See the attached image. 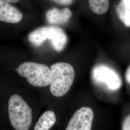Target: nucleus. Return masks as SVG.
Instances as JSON below:
<instances>
[{"mask_svg":"<svg viewBox=\"0 0 130 130\" xmlns=\"http://www.w3.org/2000/svg\"><path fill=\"white\" fill-rule=\"evenodd\" d=\"M52 82L50 90L56 97L64 96L71 88L75 77L74 68L64 62H58L51 66Z\"/></svg>","mask_w":130,"mask_h":130,"instance_id":"f257e3e1","label":"nucleus"},{"mask_svg":"<svg viewBox=\"0 0 130 130\" xmlns=\"http://www.w3.org/2000/svg\"><path fill=\"white\" fill-rule=\"evenodd\" d=\"M125 79L127 82L130 84V66L128 67L126 71Z\"/></svg>","mask_w":130,"mask_h":130,"instance_id":"4468645a","label":"nucleus"},{"mask_svg":"<svg viewBox=\"0 0 130 130\" xmlns=\"http://www.w3.org/2000/svg\"><path fill=\"white\" fill-rule=\"evenodd\" d=\"M93 112L89 107H83L75 112L65 130H91Z\"/></svg>","mask_w":130,"mask_h":130,"instance_id":"423d86ee","label":"nucleus"},{"mask_svg":"<svg viewBox=\"0 0 130 130\" xmlns=\"http://www.w3.org/2000/svg\"><path fill=\"white\" fill-rule=\"evenodd\" d=\"M28 41L33 45L40 46L44 42L49 39L53 48L56 51L63 50L68 42V38L64 30L56 26H46L38 28L30 33Z\"/></svg>","mask_w":130,"mask_h":130,"instance_id":"7ed1b4c3","label":"nucleus"},{"mask_svg":"<svg viewBox=\"0 0 130 130\" xmlns=\"http://www.w3.org/2000/svg\"><path fill=\"white\" fill-rule=\"evenodd\" d=\"M56 3L62 5H69L72 0H53Z\"/></svg>","mask_w":130,"mask_h":130,"instance_id":"ddd939ff","label":"nucleus"},{"mask_svg":"<svg viewBox=\"0 0 130 130\" xmlns=\"http://www.w3.org/2000/svg\"><path fill=\"white\" fill-rule=\"evenodd\" d=\"M22 19V14L14 6L5 0H0V21L15 24Z\"/></svg>","mask_w":130,"mask_h":130,"instance_id":"0eeeda50","label":"nucleus"},{"mask_svg":"<svg viewBox=\"0 0 130 130\" xmlns=\"http://www.w3.org/2000/svg\"><path fill=\"white\" fill-rule=\"evenodd\" d=\"M116 12L126 27H130V0H121L117 6Z\"/></svg>","mask_w":130,"mask_h":130,"instance_id":"9d476101","label":"nucleus"},{"mask_svg":"<svg viewBox=\"0 0 130 130\" xmlns=\"http://www.w3.org/2000/svg\"><path fill=\"white\" fill-rule=\"evenodd\" d=\"M9 3H15L19 2V0H5Z\"/></svg>","mask_w":130,"mask_h":130,"instance_id":"2eb2a0df","label":"nucleus"},{"mask_svg":"<svg viewBox=\"0 0 130 130\" xmlns=\"http://www.w3.org/2000/svg\"><path fill=\"white\" fill-rule=\"evenodd\" d=\"M122 130H130V114L126 117L122 125Z\"/></svg>","mask_w":130,"mask_h":130,"instance_id":"f8f14e48","label":"nucleus"},{"mask_svg":"<svg viewBox=\"0 0 130 130\" xmlns=\"http://www.w3.org/2000/svg\"><path fill=\"white\" fill-rule=\"evenodd\" d=\"M8 113L10 122L15 130H29L32 122V110L20 96L13 94L10 97Z\"/></svg>","mask_w":130,"mask_h":130,"instance_id":"f03ea898","label":"nucleus"},{"mask_svg":"<svg viewBox=\"0 0 130 130\" xmlns=\"http://www.w3.org/2000/svg\"><path fill=\"white\" fill-rule=\"evenodd\" d=\"M72 15V12L68 8L61 10L54 8L48 10L46 14L47 22L52 24L66 23Z\"/></svg>","mask_w":130,"mask_h":130,"instance_id":"6e6552de","label":"nucleus"},{"mask_svg":"<svg viewBox=\"0 0 130 130\" xmlns=\"http://www.w3.org/2000/svg\"><path fill=\"white\" fill-rule=\"evenodd\" d=\"M88 1L90 9L95 14H105L109 8V0H88Z\"/></svg>","mask_w":130,"mask_h":130,"instance_id":"9b49d317","label":"nucleus"},{"mask_svg":"<svg viewBox=\"0 0 130 130\" xmlns=\"http://www.w3.org/2000/svg\"><path fill=\"white\" fill-rule=\"evenodd\" d=\"M19 74L27 79L31 85L42 87L50 85L52 82L51 69L46 65L32 62H26L18 68Z\"/></svg>","mask_w":130,"mask_h":130,"instance_id":"20e7f679","label":"nucleus"},{"mask_svg":"<svg viewBox=\"0 0 130 130\" xmlns=\"http://www.w3.org/2000/svg\"><path fill=\"white\" fill-rule=\"evenodd\" d=\"M92 79L94 84L110 91H115L121 88V77L112 68L103 64L94 66L92 70Z\"/></svg>","mask_w":130,"mask_h":130,"instance_id":"39448f33","label":"nucleus"},{"mask_svg":"<svg viewBox=\"0 0 130 130\" xmlns=\"http://www.w3.org/2000/svg\"><path fill=\"white\" fill-rule=\"evenodd\" d=\"M15 71H17L18 72V68H16V69H15Z\"/></svg>","mask_w":130,"mask_h":130,"instance_id":"dca6fc26","label":"nucleus"},{"mask_svg":"<svg viewBox=\"0 0 130 130\" xmlns=\"http://www.w3.org/2000/svg\"><path fill=\"white\" fill-rule=\"evenodd\" d=\"M56 121V115L52 111H47L42 115L34 127V130H49Z\"/></svg>","mask_w":130,"mask_h":130,"instance_id":"1a4fd4ad","label":"nucleus"}]
</instances>
